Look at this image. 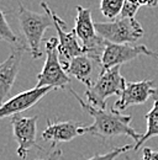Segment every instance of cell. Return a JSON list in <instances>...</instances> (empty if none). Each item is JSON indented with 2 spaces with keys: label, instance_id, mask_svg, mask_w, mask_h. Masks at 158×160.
Instances as JSON below:
<instances>
[{
  "label": "cell",
  "instance_id": "cell-5",
  "mask_svg": "<svg viewBox=\"0 0 158 160\" xmlns=\"http://www.w3.org/2000/svg\"><path fill=\"white\" fill-rule=\"evenodd\" d=\"M76 9H77V16H76L74 31L77 33V37L82 42L80 44L84 49V53L90 54L101 60L103 52L108 42L99 36L95 27V22L92 18V11L80 5H78Z\"/></svg>",
  "mask_w": 158,
  "mask_h": 160
},
{
  "label": "cell",
  "instance_id": "cell-17",
  "mask_svg": "<svg viewBox=\"0 0 158 160\" xmlns=\"http://www.w3.org/2000/svg\"><path fill=\"white\" fill-rule=\"evenodd\" d=\"M1 20H0V38L5 42H8L11 48L13 47H20V46H25L21 41L18 38V36L15 35V32L11 30L10 25L8 23L6 18H5V14L1 12Z\"/></svg>",
  "mask_w": 158,
  "mask_h": 160
},
{
  "label": "cell",
  "instance_id": "cell-23",
  "mask_svg": "<svg viewBox=\"0 0 158 160\" xmlns=\"http://www.w3.org/2000/svg\"><path fill=\"white\" fill-rule=\"evenodd\" d=\"M155 57H156V58H158V52H156V53H155Z\"/></svg>",
  "mask_w": 158,
  "mask_h": 160
},
{
  "label": "cell",
  "instance_id": "cell-7",
  "mask_svg": "<svg viewBox=\"0 0 158 160\" xmlns=\"http://www.w3.org/2000/svg\"><path fill=\"white\" fill-rule=\"evenodd\" d=\"M142 54L155 57V52L150 51L145 44L132 46L129 43L118 44V43L108 42L101 56V73L111 68L120 67L121 64L134 60Z\"/></svg>",
  "mask_w": 158,
  "mask_h": 160
},
{
  "label": "cell",
  "instance_id": "cell-6",
  "mask_svg": "<svg viewBox=\"0 0 158 160\" xmlns=\"http://www.w3.org/2000/svg\"><path fill=\"white\" fill-rule=\"evenodd\" d=\"M99 36L111 43H134L143 36V28L135 18L116 19L108 22H95Z\"/></svg>",
  "mask_w": 158,
  "mask_h": 160
},
{
  "label": "cell",
  "instance_id": "cell-1",
  "mask_svg": "<svg viewBox=\"0 0 158 160\" xmlns=\"http://www.w3.org/2000/svg\"><path fill=\"white\" fill-rule=\"evenodd\" d=\"M71 92L77 99L80 106L88 115L93 117V124L90 126H83L80 128V134H90L94 137H98L100 139L105 140L118 136H127L135 140V143L140 140L142 137L141 133L131 126L132 116L130 115H121L118 110L113 108L110 111L100 110L94 106H92L88 102H84L79 95L71 89Z\"/></svg>",
  "mask_w": 158,
  "mask_h": 160
},
{
  "label": "cell",
  "instance_id": "cell-21",
  "mask_svg": "<svg viewBox=\"0 0 158 160\" xmlns=\"http://www.w3.org/2000/svg\"><path fill=\"white\" fill-rule=\"evenodd\" d=\"M61 155H62V150L59 149V150H56L53 153H50L46 158H39V159H35V160H58L61 158Z\"/></svg>",
  "mask_w": 158,
  "mask_h": 160
},
{
  "label": "cell",
  "instance_id": "cell-16",
  "mask_svg": "<svg viewBox=\"0 0 158 160\" xmlns=\"http://www.w3.org/2000/svg\"><path fill=\"white\" fill-rule=\"evenodd\" d=\"M125 0H101L100 1V11L109 20H116L120 16Z\"/></svg>",
  "mask_w": 158,
  "mask_h": 160
},
{
  "label": "cell",
  "instance_id": "cell-22",
  "mask_svg": "<svg viewBox=\"0 0 158 160\" xmlns=\"http://www.w3.org/2000/svg\"><path fill=\"white\" fill-rule=\"evenodd\" d=\"M140 2H141V5L153 8V6H156V5H157L158 0H140Z\"/></svg>",
  "mask_w": 158,
  "mask_h": 160
},
{
  "label": "cell",
  "instance_id": "cell-13",
  "mask_svg": "<svg viewBox=\"0 0 158 160\" xmlns=\"http://www.w3.org/2000/svg\"><path fill=\"white\" fill-rule=\"evenodd\" d=\"M153 81L152 80H142L131 82L129 81L126 84V88L116 102H115V110L121 111L130 106L135 105H142L150 98H152L153 92Z\"/></svg>",
  "mask_w": 158,
  "mask_h": 160
},
{
  "label": "cell",
  "instance_id": "cell-20",
  "mask_svg": "<svg viewBox=\"0 0 158 160\" xmlns=\"http://www.w3.org/2000/svg\"><path fill=\"white\" fill-rule=\"evenodd\" d=\"M142 160H158V152L152 150L151 148H143V158Z\"/></svg>",
  "mask_w": 158,
  "mask_h": 160
},
{
  "label": "cell",
  "instance_id": "cell-12",
  "mask_svg": "<svg viewBox=\"0 0 158 160\" xmlns=\"http://www.w3.org/2000/svg\"><path fill=\"white\" fill-rule=\"evenodd\" d=\"M51 15H52L53 25H55L57 35H58V52L63 57L64 62H69L74 57L83 54L84 49H83L82 44H79V38L77 37L74 28L68 32L64 31L66 22L62 20L57 14H55L52 10H51Z\"/></svg>",
  "mask_w": 158,
  "mask_h": 160
},
{
  "label": "cell",
  "instance_id": "cell-4",
  "mask_svg": "<svg viewBox=\"0 0 158 160\" xmlns=\"http://www.w3.org/2000/svg\"><path fill=\"white\" fill-rule=\"evenodd\" d=\"M71 84V79L63 68V63L59 60L58 38L52 37L46 41V60L42 70L37 75L39 88L64 89Z\"/></svg>",
  "mask_w": 158,
  "mask_h": 160
},
{
  "label": "cell",
  "instance_id": "cell-9",
  "mask_svg": "<svg viewBox=\"0 0 158 160\" xmlns=\"http://www.w3.org/2000/svg\"><path fill=\"white\" fill-rule=\"evenodd\" d=\"M62 63L67 74L82 81L84 85H87V88H90L95 82L94 81L95 73H98L99 75L101 74V60L87 53L79 54L69 62H62Z\"/></svg>",
  "mask_w": 158,
  "mask_h": 160
},
{
  "label": "cell",
  "instance_id": "cell-14",
  "mask_svg": "<svg viewBox=\"0 0 158 160\" xmlns=\"http://www.w3.org/2000/svg\"><path fill=\"white\" fill-rule=\"evenodd\" d=\"M84 124L76 121H66V122H52L47 121V127L42 132V138L46 142H51L52 147L58 143H67L73 140L76 137L82 136L80 128Z\"/></svg>",
  "mask_w": 158,
  "mask_h": 160
},
{
  "label": "cell",
  "instance_id": "cell-3",
  "mask_svg": "<svg viewBox=\"0 0 158 160\" xmlns=\"http://www.w3.org/2000/svg\"><path fill=\"white\" fill-rule=\"evenodd\" d=\"M126 84L127 81L120 73V67L111 68L101 73L95 82L85 90L88 103L100 110H105L106 99L113 95L121 96L126 88Z\"/></svg>",
  "mask_w": 158,
  "mask_h": 160
},
{
  "label": "cell",
  "instance_id": "cell-8",
  "mask_svg": "<svg viewBox=\"0 0 158 160\" xmlns=\"http://www.w3.org/2000/svg\"><path fill=\"white\" fill-rule=\"evenodd\" d=\"M37 120H39V116L22 117L20 115H15L11 117L13 134L18 143L16 153L21 159H25L32 148H37L40 150L42 149L36 143Z\"/></svg>",
  "mask_w": 158,
  "mask_h": 160
},
{
  "label": "cell",
  "instance_id": "cell-11",
  "mask_svg": "<svg viewBox=\"0 0 158 160\" xmlns=\"http://www.w3.org/2000/svg\"><path fill=\"white\" fill-rule=\"evenodd\" d=\"M29 51L27 46L13 47L11 54L0 64V101L1 103L5 102V98L13 89V85L18 78L20 69V64L22 60L24 52Z\"/></svg>",
  "mask_w": 158,
  "mask_h": 160
},
{
  "label": "cell",
  "instance_id": "cell-2",
  "mask_svg": "<svg viewBox=\"0 0 158 160\" xmlns=\"http://www.w3.org/2000/svg\"><path fill=\"white\" fill-rule=\"evenodd\" d=\"M41 5L45 10V14L32 11L25 8L22 4L19 5V12H18L20 28L25 37L27 49L30 51V53L35 59L42 57V52L40 47H41L43 35L53 25V19L51 15L50 6L45 1H42Z\"/></svg>",
  "mask_w": 158,
  "mask_h": 160
},
{
  "label": "cell",
  "instance_id": "cell-15",
  "mask_svg": "<svg viewBox=\"0 0 158 160\" xmlns=\"http://www.w3.org/2000/svg\"><path fill=\"white\" fill-rule=\"evenodd\" d=\"M152 99H153V107L146 115L147 129L142 134L140 140L134 144V150L135 152H137L138 148H141V145L146 140H148L150 138H153V137H158V88H155V90L152 92Z\"/></svg>",
  "mask_w": 158,
  "mask_h": 160
},
{
  "label": "cell",
  "instance_id": "cell-10",
  "mask_svg": "<svg viewBox=\"0 0 158 160\" xmlns=\"http://www.w3.org/2000/svg\"><path fill=\"white\" fill-rule=\"evenodd\" d=\"M53 88H34L26 91H22L16 96L9 99L1 103L0 107V117H13L15 115H19L21 112L29 110L30 107L35 106L43 96H46L48 92L53 91Z\"/></svg>",
  "mask_w": 158,
  "mask_h": 160
},
{
  "label": "cell",
  "instance_id": "cell-18",
  "mask_svg": "<svg viewBox=\"0 0 158 160\" xmlns=\"http://www.w3.org/2000/svg\"><path fill=\"white\" fill-rule=\"evenodd\" d=\"M130 149H134V147L131 144H126L124 147L114 148V149H111L110 152H108L105 154H95L94 157H92V158L87 160H115L118 155H121L124 153H127Z\"/></svg>",
  "mask_w": 158,
  "mask_h": 160
},
{
  "label": "cell",
  "instance_id": "cell-19",
  "mask_svg": "<svg viewBox=\"0 0 158 160\" xmlns=\"http://www.w3.org/2000/svg\"><path fill=\"white\" fill-rule=\"evenodd\" d=\"M140 6H141L140 0H125L122 10H121V14H120V18H122V19H132V18H135Z\"/></svg>",
  "mask_w": 158,
  "mask_h": 160
}]
</instances>
